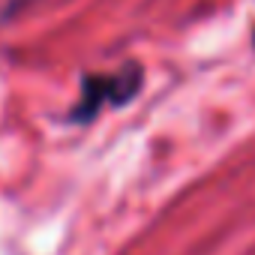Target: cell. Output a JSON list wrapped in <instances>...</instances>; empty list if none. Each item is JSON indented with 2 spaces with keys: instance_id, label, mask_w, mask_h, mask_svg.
I'll return each mask as SVG.
<instances>
[{
  "instance_id": "6da1fadb",
  "label": "cell",
  "mask_w": 255,
  "mask_h": 255,
  "mask_svg": "<svg viewBox=\"0 0 255 255\" xmlns=\"http://www.w3.org/2000/svg\"><path fill=\"white\" fill-rule=\"evenodd\" d=\"M144 84V69L138 63H126L114 72H96L81 81V93L75 108L69 111L72 123H87L93 120L102 108H120L132 102Z\"/></svg>"
}]
</instances>
